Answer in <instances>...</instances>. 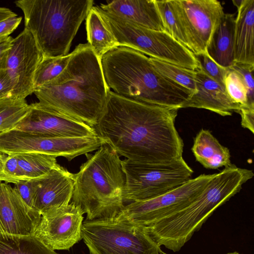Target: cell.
<instances>
[{
    "mask_svg": "<svg viewBox=\"0 0 254 254\" xmlns=\"http://www.w3.org/2000/svg\"><path fill=\"white\" fill-rule=\"evenodd\" d=\"M166 31L190 50V45L176 0H156Z\"/></svg>",
    "mask_w": 254,
    "mask_h": 254,
    "instance_id": "484cf974",
    "label": "cell"
},
{
    "mask_svg": "<svg viewBox=\"0 0 254 254\" xmlns=\"http://www.w3.org/2000/svg\"></svg>",
    "mask_w": 254,
    "mask_h": 254,
    "instance_id": "7bdbcfd3",
    "label": "cell"
},
{
    "mask_svg": "<svg viewBox=\"0 0 254 254\" xmlns=\"http://www.w3.org/2000/svg\"><path fill=\"white\" fill-rule=\"evenodd\" d=\"M253 176L251 170L233 164L225 167L186 206L144 227L158 245L178 252L213 212L238 193Z\"/></svg>",
    "mask_w": 254,
    "mask_h": 254,
    "instance_id": "277c9868",
    "label": "cell"
},
{
    "mask_svg": "<svg viewBox=\"0 0 254 254\" xmlns=\"http://www.w3.org/2000/svg\"><path fill=\"white\" fill-rule=\"evenodd\" d=\"M13 40V38L10 36L0 39V70L6 69Z\"/></svg>",
    "mask_w": 254,
    "mask_h": 254,
    "instance_id": "8d00e7d4",
    "label": "cell"
},
{
    "mask_svg": "<svg viewBox=\"0 0 254 254\" xmlns=\"http://www.w3.org/2000/svg\"><path fill=\"white\" fill-rule=\"evenodd\" d=\"M162 254H166V253H165L163 252V253Z\"/></svg>",
    "mask_w": 254,
    "mask_h": 254,
    "instance_id": "b9f144b4",
    "label": "cell"
},
{
    "mask_svg": "<svg viewBox=\"0 0 254 254\" xmlns=\"http://www.w3.org/2000/svg\"><path fill=\"white\" fill-rule=\"evenodd\" d=\"M18 160V181L42 177L59 167L57 157L39 153L15 154Z\"/></svg>",
    "mask_w": 254,
    "mask_h": 254,
    "instance_id": "cb8c5ba5",
    "label": "cell"
},
{
    "mask_svg": "<svg viewBox=\"0 0 254 254\" xmlns=\"http://www.w3.org/2000/svg\"><path fill=\"white\" fill-rule=\"evenodd\" d=\"M81 238L91 254H162L144 227L111 219H86Z\"/></svg>",
    "mask_w": 254,
    "mask_h": 254,
    "instance_id": "ba28073f",
    "label": "cell"
},
{
    "mask_svg": "<svg viewBox=\"0 0 254 254\" xmlns=\"http://www.w3.org/2000/svg\"><path fill=\"white\" fill-rule=\"evenodd\" d=\"M41 216L25 203L14 188L0 182V234L33 235Z\"/></svg>",
    "mask_w": 254,
    "mask_h": 254,
    "instance_id": "2e32d148",
    "label": "cell"
},
{
    "mask_svg": "<svg viewBox=\"0 0 254 254\" xmlns=\"http://www.w3.org/2000/svg\"><path fill=\"white\" fill-rule=\"evenodd\" d=\"M184 24L190 51L197 55L206 52L211 37L224 15L217 0H176Z\"/></svg>",
    "mask_w": 254,
    "mask_h": 254,
    "instance_id": "4fadbf2b",
    "label": "cell"
},
{
    "mask_svg": "<svg viewBox=\"0 0 254 254\" xmlns=\"http://www.w3.org/2000/svg\"><path fill=\"white\" fill-rule=\"evenodd\" d=\"M225 90L229 97L243 108H254L249 104L248 91L240 75L228 68L224 80Z\"/></svg>",
    "mask_w": 254,
    "mask_h": 254,
    "instance_id": "f546056e",
    "label": "cell"
},
{
    "mask_svg": "<svg viewBox=\"0 0 254 254\" xmlns=\"http://www.w3.org/2000/svg\"><path fill=\"white\" fill-rule=\"evenodd\" d=\"M43 58L34 38L26 28L13 38L5 69L14 84L12 97L25 99L33 93L34 75Z\"/></svg>",
    "mask_w": 254,
    "mask_h": 254,
    "instance_id": "5bb4252c",
    "label": "cell"
},
{
    "mask_svg": "<svg viewBox=\"0 0 254 254\" xmlns=\"http://www.w3.org/2000/svg\"><path fill=\"white\" fill-rule=\"evenodd\" d=\"M18 160L16 155H8L5 162L3 173L0 177V182L15 184L18 182Z\"/></svg>",
    "mask_w": 254,
    "mask_h": 254,
    "instance_id": "836d02e7",
    "label": "cell"
},
{
    "mask_svg": "<svg viewBox=\"0 0 254 254\" xmlns=\"http://www.w3.org/2000/svg\"><path fill=\"white\" fill-rule=\"evenodd\" d=\"M13 188L25 203L34 210V199L36 190L34 179L18 181L14 184Z\"/></svg>",
    "mask_w": 254,
    "mask_h": 254,
    "instance_id": "d6a6232c",
    "label": "cell"
},
{
    "mask_svg": "<svg viewBox=\"0 0 254 254\" xmlns=\"http://www.w3.org/2000/svg\"><path fill=\"white\" fill-rule=\"evenodd\" d=\"M237 8L234 29L235 64L254 65V0H233Z\"/></svg>",
    "mask_w": 254,
    "mask_h": 254,
    "instance_id": "ffe728a7",
    "label": "cell"
},
{
    "mask_svg": "<svg viewBox=\"0 0 254 254\" xmlns=\"http://www.w3.org/2000/svg\"><path fill=\"white\" fill-rule=\"evenodd\" d=\"M149 59L155 68L164 76L188 89L192 94L196 92V70L181 67L150 57Z\"/></svg>",
    "mask_w": 254,
    "mask_h": 254,
    "instance_id": "83f0119b",
    "label": "cell"
},
{
    "mask_svg": "<svg viewBox=\"0 0 254 254\" xmlns=\"http://www.w3.org/2000/svg\"><path fill=\"white\" fill-rule=\"evenodd\" d=\"M195 56L199 68L208 76L224 87V80L227 69L216 63L206 52Z\"/></svg>",
    "mask_w": 254,
    "mask_h": 254,
    "instance_id": "4dcf8cb0",
    "label": "cell"
},
{
    "mask_svg": "<svg viewBox=\"0 0 254 254\" xmlns=\"http://www.w3.org/2000/svg\"><path fill=\"white\" fill-rule=\"evenodd\" d=\"M226 254H240L237 252H232V253H227Z\"/></svg>",
    "mask_w": 254,
    "mask_h": 254,
    "instance_id": "60d3db41",
    "label": "cell"
},
{
    "mask_svg": "<svg viewBox=\"0 0 254 254\" xmlns=\"http://www.w3.org/2000/svg\"><path fill=\"white\" fill-rule=\"evenodd\" d=\"M36 190L33 209L41 215L49 209L71 201L74 174L61 166L34 179Z\"/></svg>",
    "mask_w": 254,
    "mask_h": 254,
    "instance_id": "e0dca14e",
    "label": "cell"
},
{
    "mask_svg": "<svg viewBox=\"0 0 254 254\" xmlns=\"http://www.w3.org/2000/svg\"><path fill=\"white\" fill-rule=\"evenodd\" d=\"M191 151L197 161L209 169L231 165L229 150L222 145L208 130L201 129L194 139Z\"/></svg>",
    "mask_w": 254,
    "mask_h": 254,
    "instance_id": "7402d4cb",
    "label": "cell"
},
{
    "mask_svg": "<svg viewBox=\"0 0 254 254\" xmlns=\"http://www.w3.org/2000/svg\"><path fill=\"white\" fill-rule=\"evenodd\" d=\"M234 14L225 13L215 29L208 44L206 53L218 65L228 69L235 64Z\"/></svg>",
    "mask_w": 254,
    "mask_h": 254,
    "instance_id": "44dd1931",
    "label": "cell"
},
{
    "mask_svg": "<svg viewBox=\"0 0 254 254\" xmlns=\"http://www.w3.org/2000/svg\"><path fill=\"white\" fill-rule=\"evenodd\" d=\"M96 7L119 46L181 67L194 70L199 68L195 56L167 32L135 25L103 11L99 6Z\"/></svg>",
    "mask_w": 254,
    "mask_h": 254,
    "instance_id": "52a82bcc",
    "label": "cell"
},
{
    "mask_svg": "<svg viewBox=\"0 0 254 254\" xmlns=\"http://www.w3.org/2000/svg\"><path fill=\"white\" fill-rule=\"evenodd\" d=\"M85 155L86 162L74 174L71 203L87 214V220L115 218L125 206L120 156L107 144Z\"/></svg>",
    "mask_w": 254,
    "mask_h": 254,
    "instance_id": "5b68a950",
    "label": "cell"
},
{
    "mask_svg": "<svg viewBox=\"0 0 254 254\" xmlns=\"http://www.w3.org/2000/svg\"><path fill=\"white\" fill-rule=\"evenodd\" d=\"M25 28L32 34L43 57L68 54L73 38L93 6L92 0H19Z\"/></svg>",
    "mask_w": 254,
    "mask_h": 254,
    "instance_id": "8992f818",
    "label": "cell"
},
{
    "mask_svg": "<svg viewBox=\"0 0 254 254\" xmlns=\"http://www.w3.org/2000/svg\"><path fill=\"white\" fill-rule=\"evenodd\" d=\"M178 110L137 101L109 90L94 128L119 156L139 163H169L183 158V141L175 125Z\"/></svg>",
    "mask_w": 254,
    "mask_h": 254,
    "instance_id": "6da1fadb",
    "label": "cell"
},
{
    "mask_svg": "<svg viewBox=\"0 0 254 254\" xmlns=\"http://www.w3.org/2000/svg\"><path fill=\"white\" fill-rule=\"evenodd\" d=\"M195 71L196 92L190 95L181 108L204 109L222 116H230L233 112L239 113L241 106L229 97L224 87L199 68Z\"/></svg>",
    "mask_w": 254,
    "mask_h": 254,
    "instance_id": "ac0fdd59",
    "label": "cell"
},
{
    "mask_svg": "<svg viewBox=\"0 0 254 254\" xmlns=\"http://www.w3.org/2000/svg\"><path fill=\"white\" fill-rule=\"evenodd\" d=\"M15 128L49 137H86L98 135L95 129L83 122L44 109L36 103Z\"/></svg>",
    "mask_w": 254,
    "mask_h": 254,
    "instance_id": "9a60e30c",
    "label": "cell"
},
{
    "mask_svg": "<svg viewBox=\"0 0 254 254\" xmlns=\"http://www.w3.org/2000/svg\"><path fill=\"white\" fill-rule=\"evenodd\" d=\"M230 68L236 71L241 77L248 91L249 104L251 106L254 107V65L235 64Z\"/></svg>",
    "mask_w": 254,
    "mask_h": 254,
    "instance_id": "1f68e13d",
    "label": "cell"
},
{
    "mask_svg": "<svg viewBox=\"0 0 254 254\" xmlns=\"http://www.w3.org/2000/svg\"><path fill=\"white\" fill-rule=\"evenodd\" d=\"M106 144L98 135L49 137L11 129L0 134V151L7 155L39 153L63 157L70 161Z\"/></svg>",
    "mask_w": 254,
    "mask_h": 254,
    "instance_id": "8fae6325",
    "label": "cell"
},
{
    "mask_svg": "<svg viewBox=\"0 0 254 254\" xmlns=\"http://www.w3.org/2000/svg\"><path fill=\"white\" fill-rule=\"evenodd\" d=\"M99 6L103 11L135 25L166 31L156 0H116Z\"/></svg>",
    "mask_w": 254,
    "mask_h": 254,
    "instance_id": "d6986e66",
    "label": "cell"
},
{
    "mask_svg": "<svg viewBox=\"0 0 254 254\" xmlns=\"http://www.w3.org/2000/svg\"><path fill=\"white\" fill-rule=\"evenodd\" d=\"M22 17L11 16L0 21V39L9 36L19 26Z\"/></svg>",
    "mask_w": 254,
    "mask_h": 254,
    "instance_id": "d590c367",
    "label": "cell"
},
{
    "mask_svg": "<svg viewBox=\"0 0 254 254\" xmlns=\"http://www.w3.org/2000/svg\"><path fill=\"white\" fill-rule=\"evenodd\" d=\"M14 16H17V15L10 9L6 7H0V21Z\"/></svg>",
    "mask_w": 254,
    "mask_h": 254,
    "instance_id": "f35d334b",
    "label": "cell"
},
{
    "mask_svg": "<svg viewBox=\"0 0 254 254\" xmlns=\"http://www.w3.org/2000/svg\"><path fill=\"white\" fill-rule=\"evenodd\" d=\"M86 28L88 43L99 59L108 51L119 46L96 6L90 9L86 18Z\"/></svg>",
    "mask_w": 254,
    "mask_h": 254,
    "instance_id": "603a6c76",
    "label": "cell"
},
{
    "mask_svg": "<svg viewBox=\"0 0 254 254\" xmlns=\"http://www.w3.org/2000/svg\"><path fill=\"white\" fill-rule=\"evenodd\" d=\"M215 175L201 174L155 197L128 203L115 218L135 225L149 226L188 205L202 191Z\"/></svg>",
    "mask_w": 254,
    "mask_h": 254,
    "instance_id": "30bf717a",
    "label": "cell"
},
{
    "mask_svg": "<svg viewBox=\"0 0 254 254\" xmlns=\"http://www.w3.org/2000/svg\"><path fill=\"white\" fill-rule=\"evenodd\" d=\"M14 84L6 69L0 70V100L12 97Z\"/></svg>",
    "mask_w": 254,
    "mask_h": 254,
    "instance_id": "e575fe53",
    "label": "cell"
},
{
    "mask_svg": "<svg viewBox=\"0 0 254 254\" xmlns=\"http://www.w3.org/2000/svg\"><path fill=\"white\" fill-rule=\"evenodd\" d=\"M121 163L125 177L124 203L164 194L188 182L193 173L183 158L160 164L139 163L126 159Z\"/></svg>",
    "mask_w": 254,
    "mask_h": 254,
    "instance_id": "9c48e42d",
    "label": "cell"
},
{
    "mask_svg": "<svg viewBox=\"0 0 254 254\" xmlns=\"http://www.w3.org/2000/svg\"><path fill=\"white\" fill-rule=\"evenodd\" d=\"M29 110L25 99L10 97L0 100V134L15 129Z\"/></svg>",
    "mask_w": 254,
    "mask_h": 254,
    "instance_id": "4316f807",
    "label": "cell"
},
{
    "mask_svg": "<svg viewBox=\"0 0 254 254\" xmlns=\"http://www.w3.org/2000/svg\"><path fill=\"white\" fill-rule=\"evenodd\" d=\"M7 156L8 155L0 151V177L1 176L3 173L5 162L7 157Z\"/></svg>",
    "mask_w": 254,
    "mask_h": 254,
    "instance_id": "ab89813d",
    "label": "cell"
},
{
    "mask_svg": "<svg viewBox=\"0 0 254 254\" xmlns=\"http://www.w3.org/2000/svg\"><path fill=\"white\" fill-rule=\"evenodd\" d=\"M109 90L100 59L87 43L77 46L63 71L34 88L33 93L40 107L94 127L103 112Z\"/></svg>",
    "mask_w": 254,
    "mask_h": 254,
    "instance_id": "7a4b0ae2",
    "label": "cell"
},
{
    "mask_svg": "<svg viewBox=\"0 0 254 254\" xmlns=\"http://www.w3.org/2000/svg\"><path fill=\"white\" fill-rule=\"evenodd\" d=\"M100 61L108 88L122 96L179 109L192 94L160 73L149 57L131 48L117 46Z\"/></svg>",
    "mask_w": 254,
    "mask_h": 254,
    "instance_id": "3957f363",
    "label": "cell"
},
{
    "mask_svg": "<svg viewBox=\"0 0 254 254\" xmlns=\"http://www.w3.org/2000/svg\"><path fill=\"white\" fill-rule=\"evenodd\" d=\"M0 254H59L33 235L0 234Z\"/></svg>",
    "mask_w": 254,
    "mask_h": 254,
    "instance_id": "d4e9b609",
    "label": "cell"
},
{
    "mask_svg": "<svg viewBox=\"0 0 254 254\" xmlns=\"http://www.w3.org/2000/svg\"><path fill=\"white\" fill-rule=\"evenodd\" d=\"M71 53L55 57H43L34 75V88L41 86L58 76L66 66Z\"/></svg>",
    "mask_w": 254,
    "mask_h": 254,
    "instance_id": "f1b7e54d",
    "label": "cell"
},
{
    "mask_svg": "<svg viewBox=\"0 0 254 254\" xmlns=\"http://www.w3.org/2000/svg\"><path fill=\"white\" fill-rule=\"evenodd\" d=\"M83 214L72 203L53 207L41 215L33 235L54 251L69 250L82 239Z\"/></svg>",
    "mask_w": 254,
    "mask_h": 254,
    "instance_id": "7c38bea8",
    "label": "cell"
},
{
    "mask_svg": "<svg viewBox=\"0 0 254 254\" xmlns=\"http://www.w3.org/2000/svg\"><path fill=\"white\" fill-rule=\"evenodd\" d=\"M239 114L241 116V125L254 133V108H243Z\"/></svg>",
    "mask_w": 254,
    "mask_h": 254,
    "instance_id": "74e56055",
    "label": "cell"
}]
</instances>
